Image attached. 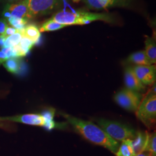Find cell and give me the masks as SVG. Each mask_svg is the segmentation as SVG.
<instances>
[{"instance_id": "6da1fadb", "label": "cell", "mask_w": 156, "mask_h": 156, "mask_svg": "<svg viewBox=\"0 0 156 156\" xmlns=\"http://www.w3.org/2000/svg\"><path fill=\"white\" fill-rule=\"evenodd\" d=\"M64 116L74 129L84 139L95 145L104 147L115 154L116 153L120 146L119 142L113 140L100 126L91 122L84 120L67 114H65Z\"/></svg>"}, {"instance_id": "7a4b0ae2", "label": "cell", "mask_w": 156, "mask_h": 156, "mask_svg": "<svg viewBox=\"0 0 156 156\" xmlns=\"http://www.w3.org/2000/svg\"><path fill=\"white\" fill-rule=\"evenodd\" d=\"M138 119L147 128H151L155 124L156 120V83L142 98L140 105L136 111Z\"/></svg>"}, {"instance_id": "3957f363", "label": "cell", "mask_w": 156, "mask_h": 156, "mask_svg": "<svg viewBox=\"0 0 156 156\" xmlns=\"http://www.w3.org/2000/svg\"><path fill=\"white\" fill-rule=\"evenodd\" d=\"M97 122L106 134L116 141L133 140L136 134L134 129L118 122L99 119Z\"/></svg>"}, {"instance_id": "277c9868", "label": "cell", "mask_w": 156, "mask_h": 156, "mask_svg": "<svg viewBox=\"0 0 156 156\" xmlns=\"http://www.w3.org/2000/svg\"><path fill=\"white\" fill-rule=\"evenodd\" d=\"M140 93L128 89L126 87L121 90L114 97L119 106L129 111L136 112L142 99Z\"/></svg>"}, {"instance_id": "5b68a950", "label": "cell", "mask_w": 156, "mask_h": 156, "mask_svg": "<svg viewBox=\"0 0 156 156\" xmlns=\"http://www.w3.org/2000/svg\"><path fill=\"white\" fill-rule=\"evenodd\" d=\"M31 18L47 15L61 4V0H24Z\"/></svg>"}, {"instance_id": "8992f818", "label": "cell", "mask_w": 156, "mask_h": 156, "mask_svg": "<svg viewBox=\"0 0 156 156\" xmlns=\"http://www.w3.org/2000/svg\"><path fill=\"white\" fill-rule=\"evenodd\" d=\"M3 16L7 19L11 16L26 20L31 19L29 15L27 6L24 0L17 3L7 4L3 11Z\"/></svg>"}, {"instance_id": "52a82bcc", "label": "cell", "mask_w": 156, "mask_h": 156, "mask_svg": "<svg viewBox=\"0 0 156 156\" xmlns=\"http://www.w3.org/2000/svg\"><path fill=\"white\" fill-rule=\"evenodd\" d=\"M140 82L145 86H151L155 83L156 79V66H135L133 67Z\"/></svg>"}, {"instance_id": "ba28073f", "label": "cell", "mask_w": 156, "mask_h": 156, "mask_svg": "<svg viewBox=\"0 0 156 156\" xmlns=\"http://www.w3.org/2000/svg\"><path fill=\"white\" fill-rule=\"evenodd\" d=\"M124 79L126 88L128 89L140 93L144 91L146 89V86L140 82L134 72L133 68L131 66L126 68Z\"/></svg>"}, {"instance_id": "9c48e42d", "label": "cell", "mask_w": 156, "mask_h": 156, "mask_svg": "<svg viewBox=\"0 0 156 156\" xmlns=\"http://www.w3.org/2000/svg\"><path fill=\"white\" fill-rule=\"evenodd\" d=\"M2 120H8L13 122L24 123L32 126H44L45 119L41 115L26 114L15 117L2 118Z\"/></svg>"}, {"instance_id": "30bf717a", "label": "cell", "mask_w": 156, "mask_h": 156, "mask_svg": "<svg viewBox=\"0 0 156 156\" xmlns=\"http://www.w3.org/2000/svg\"><path fill=\"white\" fill-rule=\"evenodd\" d=\"M79 25L89 24L96 20H102L105 22H111L112 17L108 14L94 13L87 12H76Z\"/></svg>"}, {"instance_id": "8fae6325", "label": "cell", "mask_w": 156, "mask_h": 156, "mask_svg": "<svg viewBox=\"0 0 156 156\" xmlns=\"http://www.w3.org/2000/svg\"><path fill=\"white\" fill-rule=\"evenodd\" d=\"M51 19L56 21V22L67 26L69 25H79L76 12H58L52 17Z\"/></svg>"}, {"instance_id": "7c38bea8", "label": "cell", "mask_w": 156, "mask_h": 156, "mask_svg": "<svg viewBox=\"0 0 156 156\" xmlns=\"http://www.w3.org/2000/svg\"><path fill=\"white\" fill-rule=\"evenodd\" d=\"M148 134L149 133L147 131H136L135 138L133 140H131V144L134 151V155L145 151Z\"/></svg>"}, {"instance_id": "4fadbf2b", "label": "cell", "mask_w": 156, "mask_h": 156, "mask_svg": "<svg viewBox=\"0 0 156 156\" xmlns=\"http://www.w3.org/2000/svg\"><path fill=\"white\" fill-rule=\"evenodd\" d=\"M34 44L27 38L23 36L20 43L18 45L13 47L15 52L17 58L26 56L30 50L33 47Z\"/></svg>"}, {"instance_id": "5bb4252c", "label": "cell", "mask_w": 156, "mask_h": 156, "mask_svg": "<svg viewBox=\"0 0 156 156\" xmlns=\"http://www.w3.org/2000/svg\"><path fill=\"white\" fill-rule=\"evenodd\" d=\"M127 62L135 66H151L150 60L145 53V50L133 53L127 58Z\"/></svg>"}, {"instance_id": "9a60e30c", "label": "cell", "mask_w": 156, "mask_h": 156, "mask_svg": "<svg viewBox=\"0 0 156 156\" xmlns=\"http://www.w3.org/2000/svg\"><path fill=\"white\" fill-rule=\"evenodd\" d=\"M23 36L27 38L34 44L39 41L41 38V33L38 28L34 24H28L22 30Z\"/></svg>"}, {"instance_id": "2e32d148", "label": "cell", "mask_w": 156, "mask_h": 156, "mask_svg": "<svg viewBox=\"0 0 156 156\" xmlns=\"http://www.w3.org/2000/svg\"><path fill=\"white\" fill-rule=\"evenodd\" d=\"M145 53L151 64L156 62V42L153 38L147 37L145 41Z\"/></svg>"}, {"instance_id": "e0dca14e", "label": "cell", "mask_w": 156, "mask_h": 156, "mask_svg": "<svg viewBox=\"0 0 156 156\" xmlns=\"http://www.w3.org/2000/svg\"><path fill=\"white\" fill-rule=\"evenodd\" d=\"M115 0H84L86 5L92 9H103L112 6Z\"/></svg>"}, {"instance_id": "ac0fdd59", "label": "cell", "mask_w": 156, "mask_h": 156, "mask_svg": "<svg viewBox=\"0 0 156 156\" xmlns=\"http://www.w3.org/2000/svg\"><path fill=\"white\" fill-rule=\"evenodd\" d=\"M115 154L116 156H134V151L131 144V140H124L122 141Z\"/></svg>"}, {"instance_id": "d6986e66", "label": "cell", "mask_w": 156, "mask_h": 156, "mask_svg": "<svg viewBox=\"0 0 156 156\" xmlns=\"http://www.w3.org/2000/svg\"><path fill=\"white\" fill-rule=\"evenodd\" d=\"M67 26L60 24L56 22V21L52 20L51 19L45 22L39 28L40 33L43 32H48V31H54L62 28L66 27Z\"/></svg>"}, {"instance_id": "ffe728a7", "label": "cell", "mask_w": 156, "mask_h": 156, "mask_svg": "<svg viewBox=\"0 0 156 156\" xmlns=\"http://www.w3.org/2000/svg\"><path fill=\"white\" fill-rule=\"evenodd\" d=\"M6 70L12 73H17L20 68V63L17 58H10L3 63Z\"/></svg>"}, {"instance_id": "44dd1931", "label": "cell", "mask_w": 156, "mask_h": 156, "mask_svg": "<svg viewBox=\"0 0 156 156\" xmlns=\"http://www.w3.org/2000/svg\"><path fill=\"white\" fill-rule=\"evenodd\" d=\"M144 151L149 153L151 156H156V131L148 134L147 143Z\"/></svg>"}, {"instance_id": "7402d4cb", "label": "cell", "mask_w": 156, "mask_h": 156, "mask_svg": "<svg viewBox=\"0 0 156 156\" xmlns=\"http://www.w3.org/2000/svg\"><path fill=\"white\" fill-rule=\"evenodd\" d=\"M22 30H18L16 33L6 38L5 41V48H13L18 45L22 38Z\"/></svg>"}, {"instance_id": "603a6c76", "label": "cell", "mask_w": 156, "mask_h": 156, "mask_svg": "<svg viewBox=\"0 0 156 156\" xmlns=\"http://www.w3.org/2000/svg\"><path fill=\"white\" fill-rule=\"evenodd\" d=\"M41 115L45 119L44 127L45 128L50 130L55 127L56 123L53 121V117L55 115V111L53 109L44 112Z\"/></svg>"}, {"instance_id": "cb8c5ba5", "label": "cell", "mask_w": 156, "mask_h": 156, "mask_svg": "<svg viewBox=\"0 0 156 156\" xmlns=\"http://www.w3.org/2000/svg\"><path fill=\"white\" fill-rule=\"evenodd\" d=\"M7 20L8 23L11 25V26L19 31L22 30L26 27L27 23V20L16 17H10Z\"/></svg>"}, {"instance_id": "d4e9b609", "label": "cell", "mask_w": 156, "mask_h": 156, "mask_svg": "<svg viewBox=\"0 0 156 156\" xmlns=\"http://www.w3.org/2000/svg\"><path fill=\"white\" fill-rule=\"evenodd\" d=\"M18 30H17L16 28L13 27L11 26H9L8 24V26H6L5 28V30L4 31V33L3 34L2 36L5 38H7L8 37H9V36H11L12 35L16 33L17 32Z\"/></svg>"}, {"instance_id": "484cf974", "label": "cell", "mask_w": 156, "mask_h": 156, "mask_svg": "<svg viewBox=\"0 0 156 156\" xmlns=\"http://www.w3.org/2000/svg\"><path fill=\"white\" fill-rule=\"evenodd\" d=\"M8 23L5 19H0V35H2L5 30Z\"/></svg>"}, {"instance_id": "4316f807", "label": "cell", "mask_w": 156, "mask_h": 156, "mask_svg": "<svg viewBox=\"0 0 156 156\" xmlns=\"http://www.w3.org/2000/svg\"><path fill=\"white\" fill-rule=\"evenodd\" d=\"M8 59V57L4 53V51L2 50H1L0 51V64L4 63Z\"/></svg>"}, {"instance_id": "83f0119b", "label": "cell", "mask_w": 156, "mask_h": 156, "mask_svg": "<svg viewBox=\"0 0 156 156\" xmlns=\"http://www.w3.org/2000/svg\"><path fill=\"white\" fill-rule=\"evenodd\" d=\"M5 38L2 35H0V48H1L2 49L5 48Z\"/></svg>"}, {"instance_id": "f1b7e54d", "label": "cell", "mask_w": 156, "mask_h": 156, "mask_svg": "<svg viewBox=\"0 0 156 156\" xmlns=\"http://www.w3.org/2000/svg\"><path fill=\"white\" fill-rule=\"evenodd\" d=\"M134 156H151V154L148 152H146V151H144V152H142V153H140L139 154H135Z\"/></svg>"}, {"instance_id": "f546056e", "label": "cell", "mask_w": 156, "mask_h": 156, "mask_svg": "<svg viewBox=\"0 0 156 156\" xmlns=\"http://www.w3.org/2000/svg\"><path fill=\"white\" fill-rule=\"evenodd\" d=\"M5 2H7L8 4H13L14 2L20 1V0H4Z\"/></svg>"}, {"instance_id": "4dcf8cb0", "label": "cell", "mask_w": 156, "mask_h": 156, "mask_svg": "<svg viewBox=\"0 0 156 156\" xmlns=\"http://www.w3.org/2000/svg\"><path fill=\"white\" fill-rule=\"evenodd\" d=\"M80 1V0H73V2H79Z\"/></svg>"}, {"instance_id": "1f68e13d", "label": "cell", "mask_w": 156, "mask_h": 156, "mask_svg": "<svg viewBox=\"0 0 156 156\" xmlns=\"http://www.w3.org/2000/svg\"><path fill=\"white\" fill-rule=\"evenodd\" d=\"M0 120H2V118H0Z\"/></svg>"}]
</instances>
